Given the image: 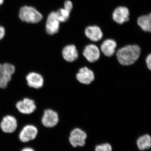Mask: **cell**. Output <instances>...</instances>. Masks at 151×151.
<instances>
[{"mask_svg":"<svg viewBox=\"0 0 151 151\" xmlns=\"http://www.w3.org/2000/svg\"><path fill=\"white\" fill-rule=\"evenodd\" d=\"M140 47L137 45H128L119 49L116 55L118 62L124 66L133 65L140 56Z\"/></svg>","mask_w":151,"mask_h":151,"instance_id":"cell-1","label":"cell"},{"mask_svg":"<svg viewBox=\"0 0 151 151\" xmlns=\"http://www.w3.org/2000/svg\"><path fill=\"white\" fill-rule=\"evenodd\" d=\"M19 17L22 21L29 23L35 24L41 21L43 16L35 8L24 6L20 9Z\"/></svg>","mask_w":151,"mask_h":151,"instance_id":"cell-2","label":"cell"},{"mask_svg":"<svg viewBox=\"0 0 151 151\" xmlns=\"http://www.w3.org/2000/svg\"><path fill=\"white\" fill-rule=\"evenodd\" d=\"M37 128L32 124H27L20 131L18 139L22 143H27L35 140L38 134Z\"/></svg>","mask_w":151,"mask_h":151,"instance_id":"cell-3","label":"cell"},{"mask_svg":"<svg viewBox=\"0 0 151 151\" xmlns=\"http://www.w3.org/2000/svg\"><path fill=\"white\" fill-rule=\"evenodd\" d=\"M59 121V115L56 111L49 108L44 111L41 122L45 127L54 128L58 124Z\"/></svg>","mask_w":151,"mask_h":151,"instance_id":"cell-4","label":"cell"},{"mask_svg":"<svg viewBox=\"0 0 151 151\" xmlns=\"http://www.w3.org/2000/svg\"><path fill=\"white\" fill-rule=\"evenodd\" d=\"M17 127L16 118L12 115L4 116L0 122V129L6 134H12L16 131Z\"/></svg>","mask_w":151,"mask_h":151,"instance_id":"cell-5","label":"cell"},{"mask_svg":"<svg viewBox=\"0 0 151 151\" xmlns=\"http://www.w3.org/2000/svg\"><path fill=\"white\" fill-rule=\"evenodd\" d=\"M87 134L83 130L79 128H75L71 131L69 137V142L70 145L74 147L80 146L83 147L85 145V140Z\"/></svg>","mask_w":151,"mask_h":151,"instance_id":"cell-6","label":"cell"},{"mask_svg":"<svg viewBox=\"0 0 151 151\" xmlns=\"http://www.w3.org/2000/svg\"><path fill=\"white\" fill-rule=\"evenodd\" d=\"M16 107L20 113L24 115L32 114L36 109L34 100L28 97H25L18 101L16 104Z\"/></svg>","mask_w":151,"mask_h":151,"instance_id":"cell-7","label":"cell"},{"mask_svg":"<svg viewBox=\"0 0 151 151\" xmlns=\"http://www.w3.org/2000/svg\"><path fill=\"white\" fill-rule=\"evenodd\" d=\"M76 78L81 84L89 85L94 81L95 76L92 70L87 67H83L79 68Z\"/></svg>","mask_w":151,"mask_h":151,"instance_id":"cell-8","label":"cell"},{"mask_svg":"<svg viewBox=\"0 0 151 151\" xmlns=\"http://www.w3.org/2000/svg\"><path fill=\"white\" fill-rule=\"evenodd\" d=\"M28 86L30 88L39 89L43 86L44 79L42 76L36 72H29L26 76Z\"/></svg>","mask_w":151,"mask_h":151,"instance_id":"cell-9","label":"cell"},{"mask_svg":"<svg viewBox=\"0 0 151 151\" xmlns=\"http://www.w3.org/2000/svg\"><path fill=\"white\" fill-rule=\"evenodd\" d=\"M83 55L88 62L93 63L100 59V52L96 45L89 44L85 47L83 52Z\"/></svg>","mask_w":151,"mask_h":151,"instance_id":"cell-10","label":"cell"},{"mask_svg":"<svg viewBox=\"0 0 151 151\" xmlns=\"http://www.w3.org/2000/svg\"><path fill=\"white\" fill-rule=\"evenodd\" d=\"M60 28V22L55 16V12H52L49 14L47 19L45 29L49 35H53L58 32Z\"/></svg>","mask_w":151,"mask_h":151,"instance_id":"cell-11","label":"cell"},{"mask_svg":"<svg viewBox=\"0 0 151 151\" xmlns=\"http://www.w3.org/2000/svg\"><path fill=\"white\" fill-rule=\"evenodd\" d=\"M61 55L65 61L71 63L78 58V50L74 45H69L64 47L63 49Z\"/></svg>","mask_w":151,"mask_h":151,"instance_id":"cell-12","label":"cell"},{"mask_svg":"<svg viewBox=\"0 0 151 151\" xmlns=\"http://www.w3.org/2000/svg\"><path fill=\"white\" fill-rule=\"evenodd\" d=\"M129 11L126 7L119 6L113 13V20L119 24H123L129 19Z\"/></svg>","mask_w":151,"mask_h":151,"instance_id":"cell-13","label":"cell"},{"mask_svg":"<svg viewBox=\"0 0 151 151\" xmlns=\"http://www.w3.org/2000/svg\"><path fill=\"white\" fill-rule=\"evenodd\" d=\"M117 45L115 40L108 39L104 41L101 45V50L105 56L111 57L116 52Z\"/></svg>","mask_w":151,"mask_h":151,"instance_id":"cell-14","label":"cell"},{"mask_svg":"<svg viewBox=\"0 0 151 151\" xmlns=\"http://www.w3.org/2000/svg\"><path fill=\"white\" fill-rule=\"evenodd\" d=\"M85 34L86 37L94 42L101 40L103 37V33L101 29L97 26L86 27L85 30Z\"/></svg>","mask_w":151,"mask_h":151,"instance_id":"cell-15","label":"cell"},{"mask_svg":"<svg viewBox=\"0 0 151 151\" xmlns=\"http://www.w3.org/2000/svg\"><path fill=\"white\" fill-rule=\"evenodd\" d=\"M137 23L143 31L147 32H151V14L140 17L138 19Z\"/></svg>","mask_w":151,"mask_h":151,"instance_id":"cell-16","label":"cell"},{"mask_svg":"<svg viewBox=\"0 0 151 151\" xmlns=\"http://www.w3.org/2000/svg\"><path fill=\"white\" fill-rule=\"evenodd\" d=\"M137 145L139 150L144 151L148 150L151 147V138L149 134H145L138 138L137 142Z\"/></svg>","mask_w":151,"mask_h":151,"instance_id":"cell-17","label":"cell"},{"mask_svg":"<svg viewBox=\"0 0 151 151\" xmlns=\"http://www.w3.org/2000/svg\"><path fill=\"white\" fill-rule=\"evenodd\" d=\"M12 76L9 75L4 70L3 64L0 63V88L4 89L12 79Z\"/></svg>","mask_w":151,"mask_h":151,"instance_id":"cell-18","label":"cell"},{"mask_svg":"<svg viewBox=\"0 0 151 151\" xmlns=\"http://www.w3.org/2000/svg\"><path fill=\"white\" fill-rule=\"evenodd\" d=\"M70 12L64 8L60 9L55 12V16L60 22L67 21L70 17Z\"/></svg>","mask_w":151,"mask_h":151,"instance_id":"cell-19","label":"cell"},{"mask_svg":"<svg viewBox=\"0 0 151 151\" xmlns=\"http://www.w3.org/2000/svg\"><path fill=\"white\" fill-rule=\"evenodd\" d=\"M3 68L5 71L9 75L12 76L15 72V67L13 64L9 63L6 62L3 63Z\"/></svg>","mask_w":151,"mask_h":151,"instance_id":"cell-20","label":"cell"},{"mask_svg":"<svg viewBox=\"0 0 151 151\" xmlns=\"http://www.w3.org/2000/svg\"><path fill=\"white\" fill-rule=\"evenodd\" d=\"M111 145L108 143L102 144L96 146L95 151H112Z\"/></svg>","mask_w":151,"mask_h":151,"instance_id":"cell-21","label":"cell"},{"mask_svg":"<svg viewBox=\"0 0 151 151\" xmlns=\"http://www.w3.org/2000/svg\"><path fill=\"white\" fill-rule=\"evenodd\" d=\"M64 8L65 9L67 10L68 12H71L73 8V4L70 1H66L64 4Z\"/></svg>","mask_w":151,"mask_h":151,"instance_id":"cell-22","label":"cell"},{"mask_svg":"<svg viewBox=\"0 0 151 151\" xmlns=\"http://www.w3.org/2000/svg\"><path fill=\"white\" fill-rule=\"evenodd\" d=\"M146 64L149 70H151V54H150L146 58Z\"/></svg>","mask_w":151,"mask_h":151,"instance_id":"cell-23","label":"cell"},{"mask_svg":"<svg viewBox=\"0 0 151 151\" xmlns=\"http://www.w3.org/2000/svg\"><path fill=\"white\" fill-rule=\"evenodd\" d=\"M5 35V30L4 28L0 26V40L3 39Z\"/></svg>","mask_w":151,"mask_h":151,"instance_id":"cell-24","label":"cell"},{"mask_svg":"<svg viewBox=\"0 0 151 151\" xmlns=\"http://www.w3.org/2000/svg\"><path fill=\"white\" fill-rule=\"evenodd\" d=\"M21 151H35L33 149L30 147H26L23 149Z\"/></svg>","mask_w":151,"mask_h":151,"instance_id":"cell-25","label":"cell"},{"mask_svg":"<svg viewBox=\"0 0 151 151\" xmlns=\"http://www.w3.org/2000/svg\"><path fill=\"white\" fill-rule=\"evenodd\" d=\"M4 0H0V5L2 4L3 3H4Z\"/></svg>","mask_w":151,"mask_h":151,"instance_id":"cell-26","label":"cell"}]
</instances>
